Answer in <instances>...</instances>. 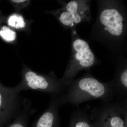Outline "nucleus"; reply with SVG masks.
Instances as JSON below:
<instances>
[{"label": "nucleus", "mask_w": 127, "mask_h": 127, "mask_svg": "<svg viewBox=\"0 0 127 127\" xmlns=\"http://www.w3.org/2000/svg\"><path fill=\"white\" fill-rule=\"evenodd\" d=\"M96 1L98 14L90 40L102 43L116 58L127 50V9L122 1Z\"/></svg>", "instance_id": "f257e3e1"}, {"label": "nucleus", "mask_w": 127, "mask_h": 127, "mask_svg": "<svg viewBox=\"0 0 127 127\" xmlns=\"http://www.w3.org/2000/svg\"><path fill=\"white\" fill-rule=\"evenodd\" d=\"M57 96L59 106L70 103L78 108L82 103L91 100L112 101L115 95L109 82L101 81L88 73L79 79H73L67 86L65 93Z\"/></svg>", "instance_id": "f03ea898"}, {"label": "nucleus", "mask_w": 127, "mask_h": 127, "mask_svg": "<svg viewBox=\"0 0 127 127\" xmlns=\"http://www.w3.org/2000/svg\"><path fill=\"white\" fill-rule=\"evenodd\" d=\"M72 29L70 58L63 77L59 79L62 84L66 87L72 81L80 71L89 70L100 64L88 43L79 37L75 28Z\"/></svg>", "instance_id": "7ed1b4c3"}, {"label": "nucleus", "mask_w": 127, "mask_h": 127, "mask_svg": "<svg viewBox=\"0 0 127 127\" xmlns=\"http://www.w3.org/2000/svg\"><path fill=\"white\" fill-rule=\"evenodd\" d=\"M89 117L95 127H127V99L102 102L91 110Z\"/></svg>", "instance_id": "20e7f679"}, {"label": "nucleus", "mask_w": 127, "mask_h": 127, "mask_svg": "<svg viewBox=\"0 0 127 127\" xmlns=\"http://www.w3.org/2000/svg\"><path fill=\"white\" fill-rule=\"evenodd\" d=\"M66 88V87L62 84L59 79H57L53 73L44 76L29 70L24 72L20 84L14 87L18 93L23 90H32L56 96L64 93Z\"/></svg>", "instance_id": "39448f33"}, {"label": "nucleus", "mask_w": 127, "mask_h": 127, "mask_svg": "<svg viewBox=\"0 0 127 127\" xmlns=\"http://www.w3.org/2000/svg\"><path fill=\"white\" fill-rule=\"evenodd\" d=\"M91 0H87L70 1L65 4L56 15L63 25L73 29L81 22L91 20Z\"/></svg>", "instance_id": "423d86ee"}, {"label": "nucleus", "mask_w": 127, "mask_h": 127, "mask_svg": "<svg viewBox=\"0 0 127 127\" xmlns=\"http://www.w3.org/2000/svg\"><path fill=\"white\" fill-rule=\"evenodd\" d=\"M19 104V93L14 87L4 86L0 83V127L15 115Z\"/></svg>", "instance_id": "0eeeda50"}, {"label": "nucleus", "mask_w": 127, "mask_h": 127, "mask_svg": "<svg viewBox=\"0 0 127 127\" xmlns=\"http://www.w3.org/2000/svg\"><path fill=\"white\" fill-rule=\"evenodd\" d=\"M116 64L114 77L109 82L114 92L117 101L127 99V59L122 55L114 59Z\"/></svg>", "instance_id": "6e6552de"}, {"label": "nucleus", "mask_w": 127, "mask_h": 127, "mask_svg": "<svg viewBox=\"0 0 127 127\" xmlns=\"http://www.w3.org/2000/svg\"><path fill=\"white\" fill-rule=\"evenodd\" d=\"M59 106L57 96L51 95L49 106L32 127H61L58 113Z\"/></svg>", "instance_id": "1a4fd4ad"}, {"label": "nucleus", "mask_w": 127, "mask_h": 127, "mask_svg": "<svg viewBox=\"0 0 127 127\" xmlns=\"http://www.w3.org/2000/svg\"><path fill=\"white\" fill-rule=\"evenodd\" d=\"M68 127H95L89 119V114L83 110L78 109L71 115Z\"/></svg>", "instance_id": "9d476101"}, {"label": "nucleus", "mask_w": 127, "mask_h": 127, "mask_svg": "<svg viewBox=\"0 0 127 127\" xmlns=\"http://www.w3.org/2000/svg\"><path fill=\"white\" fill-rule=\"evenodd\" d=\"M24 103L23 112L17 116L14 122L7 127H27L30 104L26 102Z\"/></svg>", "instance_id": "9b49d317"}, {"label": "nucleus", "mask_w": 127, "mask_h": 127, "mask_svg": "<svg viewBox=\"0 0 127 127\" xmlns=\"http://www.w3.org/2000/svg\"><path fill=\"white\" fill-rule=\"evenodd\" d=\"M8 24L10 26L17 29L23 28L26 26L23 17L17 14H13L9 17Z\"/></svg>", "instance_id": "f8f14e48"}, {"label": "nucleus", "mask_w": 127, "mask_h": 127, "mask_svg": "<svg viewBox=\"0 0 127 127\" xmlns=\"http://www.w3.org/2000/svg\"><path fill=\"white\" fill-rule=\"evenodd\" d=\"M0 36L7 42L15 40L16 38L15 32L6 26H4L0 30Z\"/></svg>", "instance_id": "ddd939ff"}, {"label": "nucleus", "mask_w": 127, "mask_h": 127, "mask_svg": "<svg viewBox=\"0 0 127 127\" xmlns=\"http://www.w3.org/2000/svg\"><path fill=\"white\" fill-rule=\"evenodd\" d=\"M11 1L12 2L15 3H23L27 1L25 0H11Z\"/></svg>", "instance_id": "4468645a"}]
</instances>
